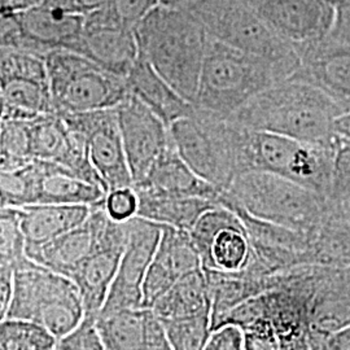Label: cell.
Returning <instances> with one entry per match:
<instances>
[{
  "label": "cell",
  "mask_w": 350,
  "mask_h": 350,
  "mask_svg": "<svg viewBox=\"0 0 350 350\" xmlns=\"http://www.w3.org/2000/svg\"><path fill=\"white\" fill-rule=\"evenodd\" d=\"M36 204L88 205L104 202L107 192L100 186L90 183L65 170L56 163L38 161Z\"/></svg>",
  "instance_id": "obj_23"
},
{
  "label": "cell",
  "mask_w": 350,
  "mask_h": 350,
  "mask_svg": "<svg viewBox=\"0 0 350 350\" xmlns=\"http://www.w3.org/2000/svg\"><path fill=\"white\" fill-rule=\"evenodd\" d=\"M312 265H350V215L327 205L322 222L310 234Z\"/></svg>",
  "instance_id": "obj_28"
},
{
  "label": "cell",
  "mask_w": 350,
  "mask_h": 350,
  "mask_svg": "<svg viewBox=\"0 0 350 350\" xmlns=\"http://www.w3.org/2000/svg\"><path fill=\"white\" fill-rule=\"evenodd\" d=\"M59 338L49 329L21 319L0 323V350H57Z\"/></svg>",
  "instance_id": "obj_31"
},
{
  "label": "cell",
  "mask_w": 350,
  "mask_h": 350,
  "mask_svg": "<svg viewBox=\"0 0 350 350\" xmlns=\"http://www.w3.org/2000/svg\"><path fill=\"white\" fill-rule=\"evenodd\" d=\"M205 350H244V332L237 325H224L213 329Z\"/></svg>",
  "instance_id": "obj_40"
},
{
  "label": "cell",
  "mask_w": 350,
  "mask_h": 350,
  "mask_svg": "<svg viewBox=\"0 0 350 350\" xmlns=\"http://www.w3.org/2000/svg\"><path fill=\"white\" fill-rule=\"evenodd\" d=\"M109 5L124 24L137 29L160 0H113Z\"/></svg>",
  "instance_id": "obj_39"
},
{
  "label": "cell",
  "mask_w": 350,
  "mask_h": 350,
  "mask_svg": "<svg viewBox=\"0 0 350 350\" xmlns=\"http://www.w3.org/2000/svg\"><path fill=\"white\" fill-rule=\"evenodd\" d=\"M1 120L30 121L56 113L49 82L29 78H0Z\"/></svg>",
  "instance_id": "obj_27"
},
{
  "label": "cell",
  "mask_w": 350,
  "mask_h": 350,
  "mask_svg": "<svg viewBox=\"0 0 350 350\" xmlns=\"http://www.w3.org/2000/svg\"><path fill=\"white\" fill-rule=\"evenodd\" d=\"M14 270L8 266H0V319L4 321L13 295Z\"/></svg>",
  "instance_id": "obj_42"
},
{
  "label": "cell",
  "mask_w": 350,
  "mask_h": 350,
  "mask_svg": "<svg viewBox=\"0 0 350 350\" xmlns=\"http://www.w3.org/2000/svg\"><path fill=\"white\" fill-rule=\"evenodd\" d=\"M325 347L327 350H350V325L328 334Z\"/></svg>",
  "instance_id": "obj_43"
},
{
  "label": "cell",
  "mask_w": 350,
  "mask_h": 350,
  "mask_svg": "<svg viewBox=\"0 0 350 350\" xmlns=\"http://www.w3.org/2000/svg\"><path fill=\"white\" fill-rule=\"evenodd\" d=\"M96 319L85 317L75 331L59 340L57 350H105Z\"/></svg>",
  "instance_id": "obj_36"
},
{
  "label": "cell",
  "mask_w": 350,
  "mask_h": 350,
  "mask_svg": "<svg viewBox=\"0 0 350 350\" xmlns=\"http://www.w3.org/2000/svg\"><path fill=\"white\" fill-rule=\"evenodd\" d=\"M29 260L17 208L0 209V266L13 270Z\"/></svg>",
  "instance_id": "obj_34"
},
{
  "label": "cell",
  "mask_w": 350,
  "mask_h": 350,
  "mask_svg": "<svg viewBox=\"0 0 350 350\" xmlns=\"http://www.w3.org/2000/svg\"><path fill=\"white\" fill-rule=\"evenodd\" d=\"M126 238L125 222L109 218L101 234L99 245L78 266L70 278L81 293L85 317H99L121 262Z\"/></svg>",
  "instance_id": "obj_16"
},
{
  "label": "cell",
  "mask_w": 350,
  "mask_h": 350,
  "mask_svg": "<svg viewBox=\"0 0 350 350\" xmlns=\"http://www.w3.org/2000/svg\"><path fill=\"white\" fill-rule=\"evenodd\" d=\"M113 0H77L78 7L83 14L96 11L103 7H107L112 3Z\"/></svg>",
  "instance_id": "obj_46"
},
{
  "label": "cell",
  "mask_w": 350,
  "mask_h": 350,
  "mask_svg": "<svg viewBox=\"0 0 350 350\" xmlns=\"http://www.w3.org/2000/svg\"><path fill=\"white\" fill-rule=\"evenodd\" d=\"M135 191L139 199L138 217L188 232L204 213L221 205L218 201L204 198L161 195L140 189Z\"/></svg>",
  "instance_id": "obj_25"
},
{
  "label": "cell",
  "mask_w": 350,
  "mask_h": 350,
  "mask_svg": "<svg viewBox=\"0 0 350 350\" xmlns=\"http://www.w3.org/2000/svg\"><path fill=\"white\" fill-rule=\"evenodd\" d=\"M96 325L105 350H173L163 321L152 309L103 314Z\"/></svg>",
  "instance_id": "obj_20"
},
{
  "label": "cell",
  "mask_w": 350,
  "mask_h": 350,
  "mask_svg": "<svg viewBox=\"0 0 350 350\" xmlns=\"http://www.w3.org/2000/svg\"><path fill=\"white\" fill-rule=\"evenodd\" d=\"M189 1H193V0H160V4L163 5H173V7H179V5H185Z\"/></svg>",
  "instance_id": "obj_47"
},
{
  "label": "cell",
  "mask_w": 350,
  "mask_h": 350,
  "mask_svg": "<svg viewBox=\"0 0 350 350\" xmlns=\"http://www.w3.org/2000/svg\"><path fill=\"white\" fill-rule=\"evenodd\" d=\"M62 116L66 125L86 138L90 161L108 193L120 188L134 187L118 125L117 107Z\"/></svg>",
  "instance_id": "obj_12"
},
{
  "label": "cell",
  "mask_w": 350,
  "mask_h": 350,
  "mask_svg": "<svg viewBox=\"0 0 350 350\" xmlns=\"http://www.w3.org/2000/svg\"><path fill=\"white\" fill-rule=\"evenodd\" d=\"M83 56L126 78L139 57L137 29L124 24L111 5L88 13Z\"/></svg>",
  "instance_id": "obj_15"
},
{
  "label": "cell",
  "mask_w": 350,
  "mask_h": 350,
  "mask_svg": "<svg viewBox=\"0 0 350 350\" xmlns=\"http://www.w3.org/2000/svg\"><path fill=\"white\" fill-rule=\"evenodd\" d=\"M85 16L65 13L39 4L4 17L0 46L47 56L51 51H75L83 55Z\"/></svg>",
  "instance_id": "obj_10"
},
{
  "label": "cell",
  "mask_w": 350,
  "mask_h": 350,
  "mask_svg": "<svg viewBox=\"0 0 350 350\" xmlns=\"http://www.w3.org/2000/svg\"><path fill=\"white\" fill-rule=\"evenodd\" d=\"M228 201L250 215L305 234H313L322 222L325 199L313 191L267 172L239 175L222 192Z\"/></svg>",
  "instance_id": "obj_6"
},
{
  "label": "cell",
  "mask_w": 350,
  "mask_h": 350,
  "mask_svg": "<svg viewBox=\"0 0 350 350\" xmlns=\"http://www.w3.org/2000/svg\"><path fill=\"white\" fill-rule=\"evenodd\" d=\"M38 163L26 165L13 172L0 173L1 208H23L34 205L37 193Z\"/></svg>",
  "instance_id": "obj_33"
},
{
  "label": "cell",
  "mask_w": 350,
  "mask_h": 350,
  "mask_svg": "<svg viewBox=\"0 0 350 350\" xmlns=\"http://www.w3.org/2000/svg\"><path fill=\"white\" fill-rule=\"evenodd\" d=\"M26 245H40L82 225L90 215L88 205L36 204L17 208Z\"/></svg>",
  "instance_id": "obj_24"
},
{
  "label": "cell",
  "mask_w": 350,
  "mask_h": 350,
  "mask_svg": "<svg viewBox=\"0 0 350 350\" xmlns=\"http://www.w3.org/2000/svg\"><path fill=\"white\" fill-rule=\"evenodd\" d=\"M150 309L160 319H178L212 312V292L204 267L180 278Z\"/></svg>",
  "instance_id": "obj_26"
},
{
  "label": "cell",
  "mask_w": 350,
  "mask_h": 350,
  "mask_svg": "<svg viewBox=\"0 0 350 350\" xmlns=\"http://www.w3.org/2000/svg\"><path fill=\"white\" fill-rule=\"evenodd\" d=\"M244 332V350H283L282 340L269 318H261L241 327Z\"/></svg>",
  "instance_id": "obj_37"
},
{
  "label": "cell",
  "mask_w": 350,
  "mask_h": 350,
  "mask_svg": "<svg viewBox=\"0 0 350 350\" xmlns=\"http://www.w3.org/2000/svg\"><path fill=\"white\" fill-rule=\"evenodd\" d=\"M125 224V250L99 315L143 308V284L163 235V226L138 215Z\"/></svg>",
  "instance_id": "obj_11"
},
{
  "label": "cell",
  "mask_w": 350,
  "mask_h": 350,
  "mask_svg": "<svg viewBox=\"0 0 350 350\" xmlns=\"http://www.w3.org/2000/svg\"><path fill=\"white\" fill-rule=\"evenodd\" d=\"M126 83L129 94L146 104L167 127L195 109V105L175 91L140 52L138 60L126 77Z\"/></svg>",
  "instance_id": "obj_22"
},
{
  "label": "cell",
  "mask_w": 350,
  "mask_h": 350,
  "mask_svg": "<svg viewBox=\"0 0 350 350\" xmlns=\"http://www.w3.org/2000/svg\"><path fill=\"white\" fill-rule=\"evenodd\" d=\"M334 131L338 138L350 143V109L338 116L334 121Z\"/></svg>",
  "instance_id": "obj_45"
},
{
  "label": "cell",
  "mask_w": 350,
  "mask_h": 350,
  "mask_svg": "<svg viewBox=\"0 0 350 350\" xmlns=\"http://www.w3.org/2000/svg\"><path fill=\"white\" fill-rule=\"evenodd\" d=\"M118 125L134 186L140 183L170 142L169 127L150 108L129 94L117 107Z\"/></svg>",
  "instance_id": "obj_14"
},
{
  "label": "cell",
  "mask_w": 350,
  "mask_h": 350,
  "mask_svg": "<svg viewBox=\"0 0 350 350\" xmlns=\"http://www.w3.org/2000/svg\"><path fill=\"white\" fill-rule=\"evenodd\" d=\"M109 218L105 201L94 205L82 225L49 243L26 245V254L31 261L70 279L78 266L99 245Z\"/></svg>",
  "instance_id": "obj_18"
},
{
  "label": "cell",
  "mask_w": 350,
  "mask_h": 350,
  "mask_svg": "<svg viewBox=\"0 0 350 350\" xmlns=\"http://www.w3.org/2000/svg\"><path fill=\"white\" fill-rule=\"evenodd\" d=\"M42 0H0L1 13H20L34 8Z\"/></svg>",
  "instance_id": "obj_44"
},
{
  "label": "cell",
  "mask_w": 350,
  "mask_h": 350,
  "mask_svg": "<svg viewBox=\"0 0 350 350\" xmlns=\"http://www.w3.org/2000/svg\"><path fill=\"white\" fill-rule=\"evenodd\" d=\"M134 188L161 195L204 198L218 202L222 195L221 191L188 166L175 148L172 137L166 148L150 167V173Z\"/></svg>",
  "instance_id": "obj_21"
},
{
  "label": "cell",
  "mask_w": 350,
  "mask_h": 350,
  "mask_svg": "<svg viewBox=\"0 0 350 350\" xmlns=\"http://www.w3.org/2000/svg\"><path fill=\"white\" fill-rule=\"evenodd\" d=\"M139 52L186 100L195 104L209 36L185 7L160 4L137 27Z\"/></svg>",
  "instance_id": "obj_2"
},
{
  "label": "cell",
  "mask_w": 350,
  "mask_h": 350,
  "mask_svg": "<svg viewBox=\"0 0 350 350\" xmlns=\"http://www.w3.org/2000/svg\"><path fill=\"white\" fill-rule=\"evenodd\" d=\"M340 144L305 143L248 129L245 139L247 173L267 172L280 175L327 200L332 188Z\"/></svg>",
  "instance_id": "obj_8"
},
{
  "label": "cell",
  "mask_w": 350,
  "mask_h": 350,
  "mask_svg": "<svg viewBox=\"0 0 350 350\" xmlns=\"http://www.w3.org/2000/svg\"><path fill=\"white\" fill-rule=\"evenodd\" d=\"M180 7L192 13L214 40L276 64L291 77L296 72L295 46L276 36L247 0H193Z\"/></svg>",
  "instance_id": "obj_7"
},
{
  "label": "cell",
  "mask_w": 350,
  "mask_h": 350,
  "mask_svg": "<svg viewBox=\"0 0 350 350\" xmlns=\"http://www.w3.org/2000/svg\"><path fill=\"white\" fill-rule=\"evenodd\" d=\"M139 199L134 187L111 191L105 199V209L117 222H125L138 214Z\"/></svg>",
  "instance_id": "obj_38"
},
{
  "label": "cell",
  "mask_w": 350,
  "mask_h": 350,
  "mask_svg": "<svg viewBox=\"0 0 350 350\" xmlns=\"http://www.w3.org/2000/svg\"><path fill=\"white\" fill-rule=\"evenodd\" d=\"M291 75L262 57L209 38L195 107L231 117L254 96Z\"/></svg>",
  "instance_id": "obj_4"
},
{
  "label": "cell",
  "mask_w": 350,
  "mask_h": 350,
  "mask_svg": "<svg viewBox=\"0 0 350 350\" xmlns=\"http://www.w3.org/2000/svg\"><path fill=\"white\" fill-rule=\"evenodd\" d=\"M46 65L56 113L116 108L129 95L126 78L75 51H51Z\"/></svg>",
  "instance_id": "obj_9"
},
{
  "label": "cell",
  "mask_w": 350,
  "mask_h": 350,
  "mask_svg": "<svg viewBox=\"0 0 350 350\" xmlns=\"http://www.w3.org/2000/svg\"><path fill=\"white\" fill-rule=\"evenodd\" d=\"M328 37L341 42H350V0H338L335 25Z\"/></svg>",
  "instance_id": "obj_41"
},
{
  "label": "cell",
  "mask_w": 350,
  "mask_h": 350,
  "mask_svg": "<svg viewBox=\"0 0 350 350\" xmlns=\"http://www.w3.org/2000/svg\"><path fill=\"white\" fill-rule=\"evenodd\" d=\"M175 148L188 166L208 183L225 192L239 175L245 174V139L248 129L231 117L201 111L169 127Z\"/></svg>",
  "instance_id": "obj_3"
},
{
  "label": "cell",
  "mask_w": 350,
  "mask_h": 350,
  "mask_svg": "<svg viewBox=\"0 0 350 350\" xmlns=\"http://www.w3.org/2000/svg\"><path fill=\"white\" fill-rule=\"evenodd\" d=\"M299 66L289 78L322 90L341 107L350 109V42L329 37L295 46Z\"/></svg>",
  "instance_id": "obj_17"
},
{
  "label": "cell",
  "mask_w": 350,
  "mask_h": 350,
  "mask_svg": "<svg viewBox=\"0 0 350 350\" xmlns=\"http://www.w3.org/2000/svg\"><path fill=\"white\" fill-rule=\"evenodd\" d=\"M30 121H0V172H13L33 163Z\"/></svg>",
  "instance_id": "obj_30"
},
{
  "label": "cell",
  "mask_w": 350,
  "mask_h": 350,
  "mask_svg": "<svg viewBox=\"0 0 350 350\" xmlns=\"http://www.w3.org/2000/svg\"><path fill=\"white\" fill-rule=\"evenodd\" d=\"M276 36L293 46L328 37L336 20L338 0H247Z\"/></svg>",
  "instance_id": "obj_13"
},
{
  "label": "cell",
  "mask_w": 350,
  "mask_h": 350,
  "mask_svg": "<svg viewBox=\"0 0 350 350\" xmlns=\"http://www.w3.org/2000/svg\"><path fill=\"white\" fill-rule=\"evenodd\" d=\"M202 267L200 252L189 232L163 226V235L143 284V308L150 309L180 278Z\"/></svg>",
  "instance_id": "obj_19"
},
{
  "label": "cell",
  "mask_w": 350,
  "mask_h": 350,
  "mask_svg": "<svg viewBox=\"0 0 350 350\" xmlns=\"http://www.w3.org/2000/svg\"><path fill=\"white\" fill-rule=\"evenodd\" d=\"M345 111L322 90L287 78L254 96L231 118L253 131L273 133L305 143L338 146L335 118Z\"/></svg>",
  "instance_id": "obj_1"
},
{
  "label": "cell",
  "mask_w": 350,
  "mask_h": 350,
  "mask_svg": "<svg viewBox=\"0 0 350 350\" xmlns=\"http://www.w3.org/2000/svg\"><path fill=\"white\" fill-rule=\"evenodd\" d=\"M173 350H205L212 335V312L178 318L161 319Z\"/></svg>",
  "instance_id": "obj_32"
},
{
  "label": "cell",
  "mask_w": 350,
  "mask_h": 350,
  "mask_svg": "<svg viewBox=\"0 0 350 350\" xmlns=\"http://www.w3.org/2000/svg\"><path fill=\"white\" fill-rule=\"evenodd\" d=\"M239 217V215H238ZM252 260V244L241 219L226 225L215 232L211 243L209 258L204 269L224 273L244 270Z\"/></svg>",
  "instance_id": "obj_29"
},
{
  "label": "cell",
  "mask_w": 350,
  "mask_h": 350,
  "mask_svg": "<svg viewBox=\"0 0 350 350\" xmlns=\"http://www.w3.org/2000/svg\"><path fill=\"white\" fill-rule=\"evenodd\" d=\"M85 305L75 282L31 261L14 269L12 300L5 319L33 322L63 338L85 319Z\"/></svg>",
  "instance_id": "obj_5"
},
{
  "label": "cell",
  "mask_w": 350,
  "mask_h": 350,
  "mask_svg": "<svg viewBox=\"0 0 350 350\" xmlns=\"http://www.w3.org/2000/svg\"><path fill=\"white\" fill-rule=\"evenodd\" d=\"M327 205L350 215V143L341 140L338 147L332 188Z\"/></svg>",
  "instance_id": "obj_35"
}]
</instances>
